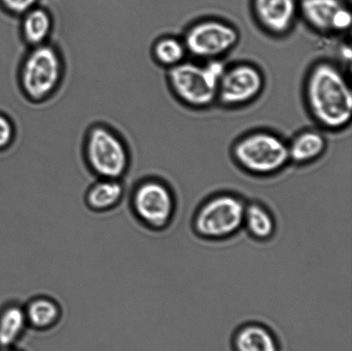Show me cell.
<instances>
[{"mask_svg": "<svg viewBox=\"0 0 352 351\" xmlns=\"http://www.w3.org/2000/svg\"><path fill=\"white\" fill-rule=\"evenodd\" d=\"M30 329L37 332L50 331L60 322L63 310L56 299L40 295L23 304Z\"/></svg>", "mask_w": 352, "mask_h": 351, "instance_id": "cell-15", "label": "cell"}, {"mask_svg": "<svg viewBox=\"0 0 352 351\" xmlns=\"http://www.w3.org/2000/svg\"><path fill=\"white\" fill-rule=\"evenodd\" d=\"M54 19L47 10L34 6L19 21L20 36L29 47L48 43L53 36Z\"/></svg>", "mask_w": 352, "mask_h": 351, "instance_id": "cell-16", "label": "cell"}, {"mask_svg": "<svg viewBox=\"0 0 352 351\" xmlns=\"http://www.w3.org/2000/svg\"><path fill=\"white\" fill-rule=\"evenodd\" d=\"M233 351H280L275 332L261 322L250 321L238 326L231 338Z\"/></svg>", "mask_w": 352, "mask_h": 351, "instance_id": "cell-12", "label": "cell"}, {"mask_svg": "<svg viewBox=\"0 0 352 351\" xmlns=\"http://www.w3.org/2000/svg\"><path fill=\"white\" fill-rule=\"evenodd\" d=\"M125 194L123 180L98 178L85 192V205L92 212H108L120 205Z\"/></svg>", "mask_w": 352, "mask_h": 351, "instance_id": "cell-13", "label": "cell"}, {"mask_svg": "<svg viewBox=\"0 0 352 351\" xmlns=\"http://www.w3.org/2000/svg\"><path fill=\"white\" fill-rule=\"evenodd\" d=\"M0 351H24V350L19 348V346H16V347H12V348L0 349Z\"/></svg>", "mask_w": 352, "mask_h": 351, "instance_id": "cell-22", "label": "cell"}, {"mask_svg": "<svg viewBox=\"0 0 352 351\" xmlns=\"http://www.w3.org/2000/svg\"><path fill=\"white\" fill-rule=\"evenodd\" d=\"M82 157L94 177L123 180L132 164L129 146L122 134L108 124L94 123L85 134Z\"/></svg>", "mask_w": 352, "mask_h": 351, "instance_id": "cell-3", "label": "cell"}, {"mask_svg": "<svg viewBox=\"0 0 352 351\" xmlns=\"http://www.w3.org/2000/svg\"><path fill=\"white\" fill-rule=\"evenodd\" d=\"M277 228V220L267 205L258 201H247L243 229L252 240L258 242H270Z\"/></svg>", "mask_w": 352, "mask_h": 351, "instance_id": "cell-14", "label": "cell"}, {"mask_svg": "<svg viewBox=\"0 0 352 351\" xmlns=\"http://www.w3.org/2000/svg\"><path fill=\"white\" fill-rule=\"evenodd\" d=\"M8 12L14 16H23L36 6L37 0H0Z\"/></svg>", "mask_w": 352, "mask_h": 351, "instance_id": "cell-21", "label": "cell"}, {"mask_svg": "<svg viewBox=\"0 0 352 351\" xmlns=\"http://www.w3.org/2000/svg\"><path fill=\"white\" fill-rule=\"evenodd\" d=\"M232 157L245 173L255 177H270L280 173L289 161L288 144L268 132H255L234 144Z\"/></svg>", "mask_w": 352, "mask_h": 351, "instance_id": "cell-6", "label": "cell"}, {"mask_svg": "<svg viewBox=\"0 0 352 351\" xmlns=\"http://www.w3.org/2000/svg\"><path fill=\"white\" fill-rule=\"evenodd\" d=\"M305 94L310 115L323 128L339 131L350 125L351 88L339 65L329 60L314 65L306 78Z\"/></svg>", "mask_w": 352, "mask_h": 351, "instance_id": "cell-1", "label": "cell"}, {"mask_svg": "<svg viewBox=\"0 0 352 351\" xmlns=\"http://www.w3.org/2000/svg\"><path fill=\"white\" fill-rule=\"evenodd\" d=\"M264 76L260 69L250 64L227 67L220 79L217 102L224 106H241L254 101L263 91Z\"/></svg>", "mask_w": 352, "mask_h": 351, "instance_id": "cell-9", "label": "cell"}, {"mask_svg": "<svg viewBox=\"0 0 352 351\" xmlns=\"http://www.w3.org/2000/svg\"><path fill=\"white\" fill-rule=\"evenodd\" d=\"M239 40V32L231 24L217 19H206L190 27L182 41L188 54L210 60L230 53Z\"/></svg>", "mask_w": 352, "mask_h": 351, "instance_id": "cell-8", "label": "cell"}, {"mask_svg": "<svg viewBox=\"0 0 352 351\" xmlns=\"http://www.w3.org/2000/svg\"><path fill=\"white\" fill-rule=\"evenodd\" d=\"M253 12L265 32L284 36L294 26L299 5L296 0H253Z\"/></svg>", "mask_w": 352, "mask_h": 351, "instance_id": "cell-11", "label": "cell"}, {"mask_svg": "<svg viewBox=\"0 0 352 351\" xmlns=\"http://www.w3.org/2000/svg\"><path fill=\"white\" fill-rule=\"evenodd\" d=\"M226 69L221 58L207 60L202 65L183 61L168 69V84L183 104L193 109L208 108L217 102L220 79Z\"/></svg>", "mask_w": 352, "mask_h": 351, "instance_id": "cell-5", "label": "cell"}, {"mask_svg": "<svg viewBox=\"0 0 352 351\" xmlns=\"http://www.w3.org/2000/svg\"><path fill=\"white\" fill-rule=\"evenodd\" d=\"M246 204L243 196L236 192L220 191L207 196L193 212V234L208 242L233 238L243 230Z\"/></svg>", "mask_w": 352, "mask_h": 351, "instance_id": "cell-2", "label": "cell"}, {"mask_svg": "<svg viewBox=\"0 0 352 351\" xmlns=\"http://www.w3.org/2000/svg\"><path fill=\"white\" fill-rule=\"evenodd\" d=\"M299 13L320 34H342L351 29V12L343 0H301Z\"/></svg>", "mask_w": 352, "mask_h": 351, "instance_id": "cell-10", "label": "cell"}, {"mask_svg": "<svg viewBox=\"0 0 352 351\" xmlns=\"http://www.w3.org/2000/svg\"><path fill=\"white\" fill-rule=\"evenodd\" d=\"M326 137L318 131L306 130L288 144L289 161L298 166L314 163L326 152Z\"/></svg>", "mask_w": 352, "mask_h": 351, "instance_id": "cell-18", "label": "cell"}, {"mask_svg": "<svg viewBox=\"0 0 352 351\" xmlns=\"http://www.w3.org/2000/svg\"><path fill=\"white\" fill-rule=\"evenodd\" d=\"M64 75V55L56 45L47 43L26 51L19 64L17 79L28 100L41 102L58 91Z\"/></svg>", "mask_w": 352, "mask_h": 351, "instance_id": "cell-4", "label": "cell"}, {"mask_svg": "<svg viewBox=\"0 0 352 351\" xmlns=\"http://www.w3.org/2000/svg\"><path fill=\"white\" fill-rule=\"evenodd\" d=\"M30 329L23 304L10 302L0 309V349L19 346Z\"/></svg>", "mask_w": 352, "mask_h": 351, "instance_id": "cell-17", "label": "cell"}, {"mask_svg": "<svg viewBox=\"0 0 352 351\" xmlns=\"http://www.w3.org/2000/svg\"><path fill=\"white\" fill-rule=\"evenodd\" d=\"M129 204L137 221L153 232L170 228L177 211L174 189L163 179L154 177L141 179L133 185Z\"/></svg>", "mask_w": 352, "mask_h": 351, "instance_id": "cell-7", "label": "cell"}, {"mask_svg": "<svg viewBox=\"0 0 352 351\" xmlns=\"http://www.w3.org/2000/svg\"><path fill=\"white\" fill-rule=\"evenodd\" d=\"M16 136V127L10 117L0 113V151L8 149Z\"/></svg>", "mask_w": 352, "mask_h": 351, "instance_id": "cell-20", "label": "cell"}, {"mask_svg": "<svg viewBox=\"0 0 352 351\" xmlns=\"http://www.w3.org/2000/svg\"><path fill=\"white\" fill-rule=\"evenodd\" d=\"M150 52L155 63L167 69L182 63L188 54L183 41L173 36L158 38L151 45Z\"/></svg>", "mask_w": 352, "mask_h": 351, "instance_id": "cell-19", "label": "cell"}]
</instances>
